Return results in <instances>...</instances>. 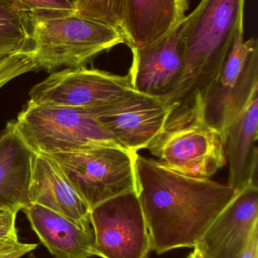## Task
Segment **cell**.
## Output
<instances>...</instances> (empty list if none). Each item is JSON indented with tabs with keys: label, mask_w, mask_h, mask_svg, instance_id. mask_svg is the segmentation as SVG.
I'll use <instances>...</instances> for the list:
<instances>
[{
	"label": "cell",
	"mask_w": 258,
	"mask_h": 258,
	"mask_svg": "<svg viewBox=\"0 0 258 258\" xmlns=\"http://www.w3.org/2000/svg\"><path fill=\"white\" fill-rule=\"evenodd\" d=\"M135 169L136 194L151 250L158 254L176 248H195L239 194L229 185L183 175L137 153Z\"/></svg>",
	"instance_id": "6da1fadb"
},
{
	"label": "cell",
	"mask_w": 258,
	"mask_h": 258,
	"mask_svg": "<svg viewBox=\"0 0 258 258\" xmlns=\"http://www.w3.org/2000/svg\"><path fill=\"white\" fill-rule=\"evenodd\" d=\"M245 0H201L181 22L184 67L175 90L165 98L171 112L200 105L244 30Z\"/></svg>",
	"instance_id": "7a4b0ae2"
},
{
	"label": "cell",
	"mask_w": 258,
	"mask_h": 258,
	"mask_svg": "<svg viewBox=\"0 0 258 258\" xmlns=\"http://www.w3.org/2000/svg\"><path fill=\"white\" fill-rule=\"evenodd\" d=\"M25 13L38 69L82 67L103 51L126 44L119 29L75 13Z\"/></svg>",
	"instance_id": "3957f363"
},
{
	"label": "cell",
	"mask_w": 258,
	"mask_h": 258,
	"mask_svg": "<svg viewBox=\"0 0 258 258\" xmlns=\"http://www.w3.org/2000/svg\"><path fill=\"white\" fill-rule=\"evenodd\" d=\"M7 125L32 153L106 147L124 149L89 109L37 105L27 101L16 119Z\"/></svg>",
	"instance_id": "277c9868"
},
{
	"label": "cell",
	"mask_w": 258,
	"mask_h": 258,
	"mask_svg": "<svg viewBox=\"0 0 258 258\" xmlns=\"http://www.w3.org/2000/svg\"><path fill=\"white\" fill-rule=\"evenodd\" d=\"M224 135L207 123L199 106L170 114L147 150L176 172L209 178L225 165Z\"/></svg>",
	"instance_id": "5b68a950"
},
{
	"label": "cell",
	"mask_w": 258,
	"mask_h": 258,
	"mask_svg": "<svg viewBox=\"0 0 258 258\" xmlns=\"http://www.w3.org/2000/svg\"><path fill=\"white\" fill-rule=\"evenodd\" d=\"M136 154L106 147L44 155L59 165L92 209L121 194L136 192Z\"/></svg>",
	"instance_id": "8992f818"
},
{
	"label": "cell",
	"mask_w": 258,
	"mask_h": 258,
	"mask_svg": "<svg viewBox=\"0 0 258 258\" xmlns=\"http://www.w3.org/2000/svg\"><path fill=\"white\" fill-rule=\"evenodd\" d=\"M258 93V41L238 33L218 78L204 92L200 104L204 120L224 135L230 122Z\"/></svg>",
	"instance_id": "52a82bcc"
},
{
	"label": "cell",
	"mask_w": 258,
	"mask_h": 258,
	"mask_svg": "<svg viewBox=\"0 0 258 258\" xmlns=\"http://www.w3.org/2000/svg\"><path fill=\"white\" fill-rule=\"evenodd\" d=\"M135 91L130 75H115L84 66L53 73L35 85L29 102L37 105L95 109L116 102Z\"/></svg>",
	"instance_id": "ba28073f"
},
{
	"label": "cell",
	"mask_w": 258,
	"mask_h": 258,
	"mask_svg": "<svg viewBox=\"0 0 258 258\" xmlns=\"http://www.w3.org/2000/svg\"><path fill=\"white\" fill-rule=\"evenodd\" d=\"M95 235V256L146 258L151 238L136 192L110 199L90 212Z\"/></svg>",
	"instance_id": "9c48e42d"
},
{
	"label": "cell",
	"mask_w": 258,
	"mask_h": 258,
	"mask_svg": "<svg viewBox=\"0 0 258 258\" xmlns=\"http://www.w3.org/2000/svg\"><path fill=\"white\" fill-rule=\"evenodd\" d=\"M89 110L123 148L137 153L162 132L172 107L165 98L133 91L116 102Z\"/></svg>",
	"instance_id": "30bf717a"
},
{
	"label": "cell",
	"mask_w": 258,
	"mask_h": 258,
	"mask_svg": "<svg viewBox=\"0 0 258 258\" xmlns=\"http://www.w3.org/2000/svg\"><path fill=\"white\" fill-rule=\"evenodd\" d=\"M131 51L133 63L128 74L133 89L168 98L178 86L184 67L181 23L156 42Z\"/></svg>",
	"instance_id": "8fae6325"
},
{
	"label": "cell",
	"mask_w": 258,
	"mask_h": 258,
	"mask_svg": "<svg viewBox=\"0 0 258 258\" xmlns=\"http://www.w3.org/2000/svg\"><path fill=\"white\" fill-rule=\"evenodd\" d=\"M258 228V187L239 192L218 215L195 248L204 258H239Z\"/></svg>",
	"instance_id": "7c38bea8"
},
{
	"label": "cell",
	"mask_w": 258,
	"mask_h": 258,
	"mask_svg": "<svg viewBox=\"0 0 258 258\" xmlns=\"http://www.w3.org/2000/svg\"><path fill=\"white\" fill-rule=\"evenodd\" d=\"M28 199L30 204L46 208L83 228L92 229L90 208L62 168L46 155L31 153Z\"/></svg>",
	"instance_id": "4fadbf2b"
},
{
	"label": "cell",
	"mask_w": 258,
	"mask_h": 258,
	"mask_svg": "<svg viewBox=\"0 0 258 258\" xmlns=\"http://www.w3.org/2000/svg\"><path fill=\"white\" fill-rule=\"evenodd\" d=\"M189 0H122L121 31L130 49L156 42L186 17Z\"/></svg>",
	"instance_id": "5bb4252c"
},
{
	"label": "cell",
	"mask_w": 258,
	"mask_h": 258,
	"mask_svg": "<svg viewBox=\"0 0 258 258\" xmlns=\"http://www.w3.org/2000/svg\"><path fill=\"white\" fill-rule=\"evenodd\" d=\"M228 185L238 192L257 186L258 93L224 133Z\"/></svg>",
	"instance_id": "9a60e30c"
},
{
	"label": "cell",
	"mask_w": 258,
	"mask_h": 258,
	"mask_svg": "<svg viewBox=\"0 0 258 258\" xmlns=\"http://www.w3.org/2000/svg\"><path fill=\"white\" fill-rule=\"evenodd\" d=\"M23 212L40 242L55 258L95 256L93 228H83L39 205L30 204Z\"/></svg>",
	"instance_id": "2e32d148"
},
{
	"label": "cell",
	"mask_w": 258,
	"mask_h": 258,
	"mask_svg": "<svg viewBox=\"0 0 258 258\" xmlns=\"http://www.w3.org/2000/svg\"><path fill=\"white\" fill-rule=\"evenodd\" d=\"M31 153L6 125L0 138V200L23 211L30 205Z\"/></svg>",
	"instance_id": "e0dca14e"
},
{
	"label": "cell",
	"mask_w": 258,
	"mask_h": 258,
	"mask_svg": "<svg viewBox=\"0 0 258 258\" xmlns=\"http://www.w3.org/2000/svg\"><path fill=\"white\" fill-rule=\"evenodd\" d=\"M31 52L27 17L12 0H0V56Z\"/></svg>",
	"instance_id": "ac0fdd59"
},
{
	"label": "cell",
	"mask_w": 258,
	"mask_h": 258,
	"mask_svg": "<svg viewBox=\"0 0 258 258\" xmlns=\"http://www.w3.org/2000/svg\"><path fill=\"white\" fill-rule=\"evenodd\" d=\"M122 0H76L75 14L121 30Z\"/></svg>",
	"instance_id": "d6986e66"
},
{
	"label": "cell",
	"mask_w": 258,
	"mask_h": 258,
	"mask_svg": "<svg viewBox=\"0 0 258 258\" xmlns=\"http://www.w3.org/2000/svg\"><path fill=\"white\" fill-rule=\"evenodd\" d=\"M38 70L33 54L16 53L0 56V80H15L20 76Z\"/></svg>",
	"instance_id": "ffe728a7"
},
{
	"label": "cell",
	"mask_w": 258,
	"mask_h": 258,
	"mask_svg": "<svg viewBox=\"0 0 258 258\" xmlns=\"http://www.w3.org/2000/svg\"><path fill=\"white\" fill-rule=\"evenodd\" d=\"M24 12L39 13H75V3L72 0H12Z\"/></svg>",
	"instance_id": "44dd1931"
},
{
	"label": "cell",
	"mask_w": 258,
	"mask_h": 258,
	"mask_svg": "<svg viewBox=\"0 0 258 258\" xmlns=\"http://www.w3.org/2000/svg\"><path fill=\"white\" fill-rule=\"evenodd\" d=\"M36 244L24 243L20 242L15 246L0 251V258H21L36 248Z\"/></svg>",
	"instance_id": "7402d4cb"
},
{
	"label": "cell",
	"mask_w": 258,
	"mask_h": 258,
	"mask_svg": "<svg viewBox=\"0 0 258 258\" xmlns=\"http://www.w3.org/2000/svg\"><path fill=\"white\" fill-rule=\"evenodd\" d=\"M239 258H258V228L253 232L249 242Z\"/></svg>",
	"instance_id": "603a6c76"
},
{
	"label": "cell",
	"mask_w": 258,
	"mask_h": 258,
	"mask_svg": "<svg viewBox=\"0 0 258 258\" xmlns=\"http://www.w3.org/2000/svg\"><path fill=\"white\" fill-rule=\"evenodd\" d=\"M9 208H16L14 207V206H11V205L8 204L7 203H6V202L2 201V200H0V210H3V209H9ZM16 209H18V208H16ZM20 210V209H19ZM21 211V210H20ZM6 249V248H5ZM3 250V249H1Z\"/></svg>",
	"instance_id": "cb8c5ba5"
},
{
	"label": "cell",
	"mask_w": 258,
	"mask_h": 258,
	"mask_svg": "<svg viewBox=\"0 0 258 258\" xmlns=\"http://www.w3.org/2000/svg\"><path fill=\"white\" fill-rule=\"evenodd\" d=\"M10 83V81L8 80H0V90H1V89H3V86H6L7 83ZM3 130L0 131V138H1L2 135H3Z\"/></svg>",
	"instance_id": "d4e9b609"
},
{
	"label": "cell",
	"mask_w": 258,
	"mask_h": 258,
	"mask_svg": "<svg viewBox=\"0 0 258 258\" xmlns=\"http://www.w3.org/2000/svg\"><path fill=\"white\" fill-rule=\"evenodd\" d=\"M193 249L194 258H204V257L202 256V254L199 252V251H198V249H196V248H193Z\"/></svg>",
	"instance_id": "484cf974"
},
{
	"label": "cell",
	"mask_w": 258,
	"mask_h": 258,
	"mask_svg": "<svg viewBox=\"0 0 258 258\" xmlns=\"http://www.w3.org/2000/svg\"><path fill=\"white\" fill-rule=\"evenodd\" d=\"M185 258H194V251L191 252L190 254H189V255L187 256V257Z\"/></svg>",
	"instance_id": "4316f807"
},
{
	"label": "cell",
	"mask_w": 258,
	"mask_h": 258,
	"mask_svg": "<svg viewBox=\"0 0 258 258\" xmlns=\"http://www.w3.org/2000/svg\"><path fill=\"white\" fill-rule=\"evenodd\" d=\"M14 246H15V245H14ZM12 247H13V246H12ZM10 248H11V247H10ZM8 248H6V249H8ZM6 249L0 250V251H4V250H6Z\"/></svg>",
	"instance_id": "83f0119b"
},
{
	"label": "cell",
	"mask_w": 258,
	"mask_h": 258,
	"mask_svg": "<svg viewBox=\"0 0 258 258\" xmlns=\"http://www.w3.org/2000/svg\"><path fill=\"white\" fill-rule=\"evenodd\" d=\"M73 2H74V3H75V6H76V0H72Z\"/></svg>",
	"instance_id": "f1b7e54d"
}]
</instances>
